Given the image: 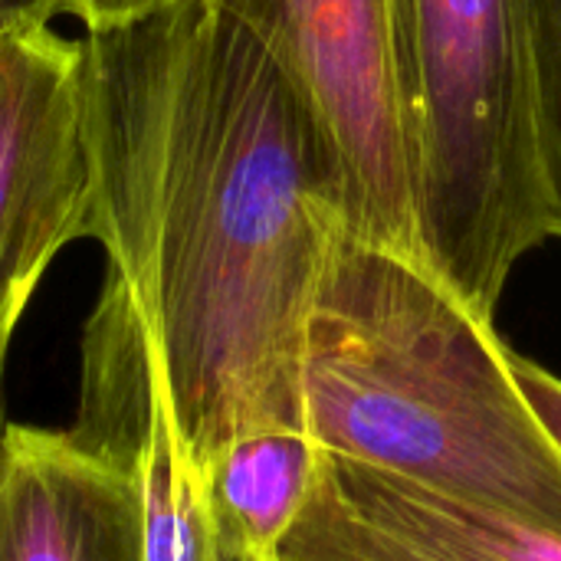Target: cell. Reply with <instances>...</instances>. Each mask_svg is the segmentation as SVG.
Segmentation results:
<instances>
[{
    "mask_svg": "<svg viewBox=\"0 0 561 561\" xmlns=\"http://www.w3.org/2000/svg\"><path fill=\"white\" fill-rule=\"evenodd\" d=\"M89 237L154 342L207 467L302 431L316 296L345 230L335 148L279 59L214 0L82 23Z\"/></svg>",
    "mask_w": 561,
    "mask_h": 561,
    "instance_id": "6da1fadb",
    "label": "cell"
},
{
    "mask_svg": "<svg viewBox=\"0 0 561 561\" xmlns=\"http://www.w3.org/2000/svg\"><path fill=\"white\" fill-rule=\"evenodd\" d=\"M302 431L322 454L561 536V450L493 319L421 260L345 230L309 319Z\"/></svg>",
    "mask_w": 561,
    "mask_h": 561,
    "instance_id": "7a4b0ae2",
    "label": "cell"
},
{
    "mask_svg": "<svg viewBox=\"0 0 561 561\" xmlns=\"http://www.w3.org/2000/svg\"><path fill=\"white\" fill-rule=\"evenodd\" d=\"M421 263L493 319L552 240L526 0H388Z\"/></svg>",
    "mask_w": 561,
    "mask_h": 561,
    "instance_id": "3957f363",
    "label": "cell"
},
{
    "mask_svg": "<svg viewBox=\"0 0 561 561\" xmlns=\"http://www.w3.org/2000/svg\"><path fill=\"white\" fill-rule=\"evenodd\" d=\"M279 59L322 122L345 187V233L421 260L388 0H214Z\"/></svg>",
    "mask_w": 561,
    "mask_h": 561,
    "instance_id": "277c9868",
    "label": "cell"
},
{
    "mask_svg": "<svg viewBox=\"0 0 561 561\" xmlns=\"http://www.w3.org/2000/svg\"><path fill=\"white\" fill-rule=\"evenodd\" d=\"M82 39L53 16L0 30V371L53 260L89 237Z\"/></svg>",
    "mask_w": 561,
    "mask_h": 561,
    "instance_id": "5b68a950",
    "label": "cell"
},
{
    "mask_svg": "<svg viewBox=\"0 0 561 561\" xmlns=\"http://www.w3.org/2000/svg\"><path fill=\"white\" fill-rule=\"evenodd\" d=\"M273 561H561V536L322 454Z\"/></svg>",
    "mask_w": 561,
    "mask_h": 561,
    "instance_id": "8992f818",
    "label": "cell"
},
{
    "mask_svg": "<svg viewBox=\"0 0 561 561\" xmlns=\"http://www.w3.org/2000/svg\"><path fill=\"white\" fill-rule=\"evenodd\" d=\"M0 561H141V496L115 450L3 424Z\"/></svg>",
    "mask_w": 561,
    "mask_h": 561,
    "instance_id": "52a82bcc",
    "label": "cell"
},
{
    "mask_svg": "<svg viewBox=\"0 0 561 561\" xmlns=\"http://www.w3.org/2000/svg\"><path fill=\"white\" fill-rule=\"evenodd\" d=\"M322 447L306 431H263L224 447L207 470V493L227 549L240 561H273L299 519Z\"/></svg>",
    "mask_w": 561,
    "mask_h": 561,
    "instance_id": "ba28073f",
    "label": "cell"
},
{
    "mask_svg": "<svg viewBox=\"0 0 561 561\" xmlns=\"http://www.w3.org/2000/svg\"><path fill=\"white\" fill-rule=\"evenodd\" d=\"M536 72L539 148L552 214V237L561 240V0H526Z\"/></svg>",
    "mask_w": 561,
    "mask_h": 561,
    "instance_id": "9c48e42d",
    "label": "cell"
},
{
    "mask_svg": "<svg viewBox=\"0 0 561 561\" xmlns=\"http://www.w3.org/2000/svg\"><path fill=\"white\" fill-rule=\"evenodd\" d=\"M510 362H513V375H516L519 391L526 394V401L536 411V417L542 421L546 434L561 450V378L546 371L542 365L516 355V352H510Z\"/></svg>",
    "mask_w": 561,
    "mask_h": 561,
    "instance_id": "30bf717a",
    "label": "cell"
},
{
    "mask_svg": "<svg viewBox=\"0 0 561 561\" xmlns=\"http://www.w3.org/2000/svg\"><path fill=\"white\" fill-rule=\"evenodd\" d=\"M30 16H69V0H0V30Z\"/></svg>",
    "mask_w": 561,
    "mask_h": 561,
    "instance_id": "8fae6325",
    "label": "cell"
},
{
    "mask_svg": "<svg viewBox=\"0 0 561 561\" xmlns=\"http://www.w3.org/2000/svg\"><path fill=\"white\" fill-rule=\"evenodd\" d=\"M151 3H161V0H69V16H79V23H85V20H99V16L131 13V10H141Z\"/></svg>",
    "mask_w": 561,
    "mask_h": 561,
    "instance_id": "7c38bea8",
    "label": "cell"
},
{
    "mask_svg": "<svg viewBox=\"0 0 561 561\" xmlns=\"http://www.w3.org/2000/svg\"><path fill=\"white\" fill-rule=\"evenodd\" d=\"M0 375H3V371H0ZM3 424H7V421H3V394H0V434H3Z\"/></svg>",
    "mask_w": 561,
    "mask_h": 561,
    "instance_id": "4fadbf2b",
    "label": "cell"
}]
</instances>
